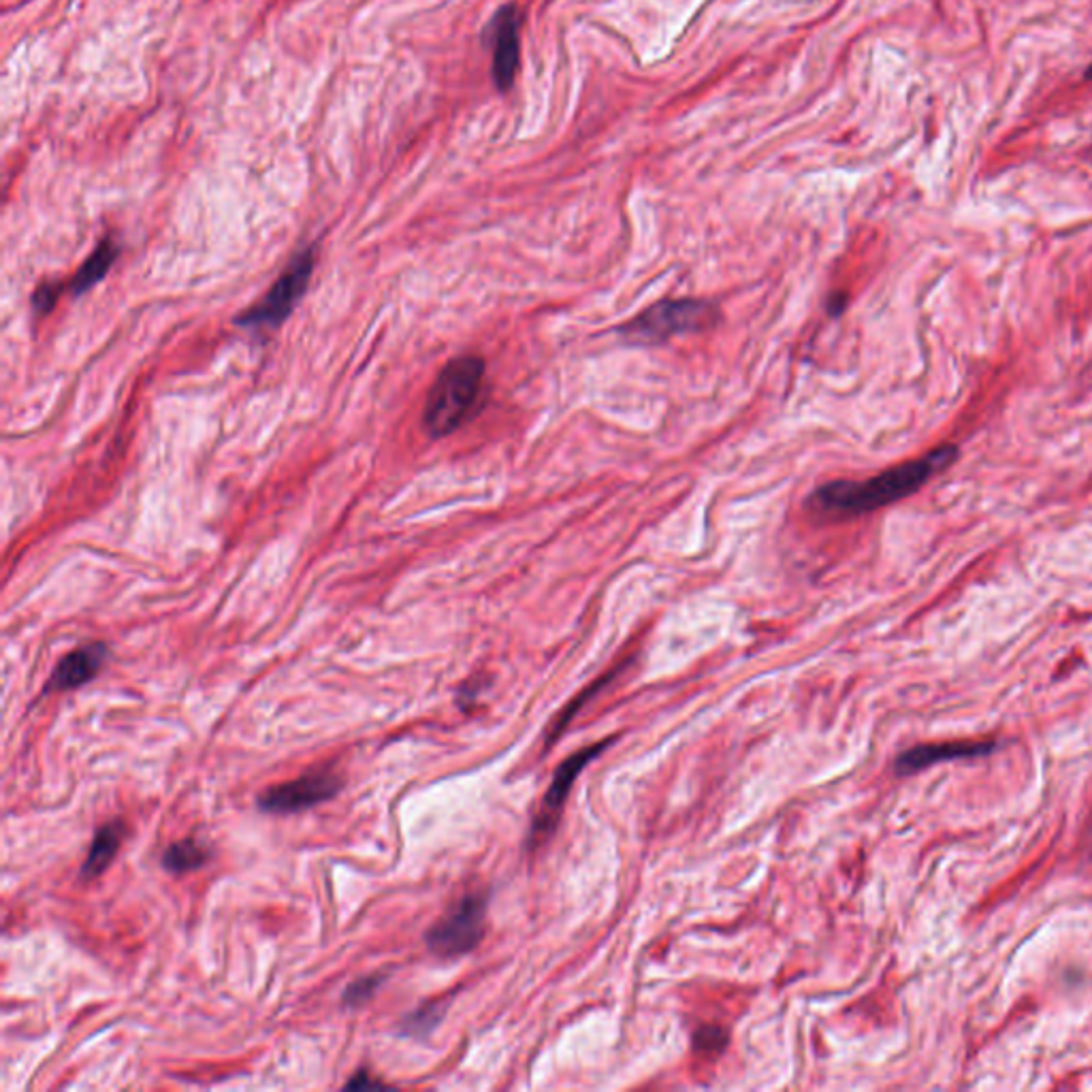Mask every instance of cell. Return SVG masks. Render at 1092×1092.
Instances as JSON below:
<instances>
[{
  "mask_svg": "<svg viewBox=\"0 0 1092 1092\" xmlns=\"http://www.w3.org/2000/svg\"><path fill=\"white\" fill-rule=\"evenodd\" d=\"M956 447H941L920 459H911L866 481H832L815 489L807 506L815 515L830 518H850L875 513L918 493L932 476H937L956 461Z\"/></svg>",
  "mask_w": 1092,
  "mask_h": 1092,
  "instance_id": "1",
  "label": "cell"
},
{
  "mask_svg": "<svg viewBox=\"0 0 1092 1092\" xmlns=\"http://www.w3.org/2000/svg\"><path fill=\"white\" fill-rule=\"evenodd\" d=\"M484 374V360L476 355H461L442 367L422 408V427L431 438L451 436L479 410Z\"/></svg>",
  "mask_w": 1092,
  "mask_h": 1092,
  "instance_id": "2",
  "label": "cell"
},
{
  "mask_svg": "<svg viewBox=\"0 0 1092 1092\" xmlns=\"http://www.w3.org/2000/svg\"><path fill=\"white\" fill-rule=\"evenodd\" d=\"M719 307L706 299H664L619 328V337L632 346H657L678 335H689L715 327Z\"/></svg>",
  "mask_w": 1092,
  "mask_h": 1092,
  "instance_id": "3",
  "label": "cell"
},
{
  "mask_svg": "<svg viewBox=\"0 0 1092 1092\" xmlns=\"http://www.w3.org/2000/svg\"><path fill=\"white\" fill-rule=\"evenodd\" d=\"M486 903L489 898L484 892L465 894L425 932L427 948L440 958H457L472 952L484 935Z\"/></svg>",
  "mask_w": 1092,
  "mask_h": 1092,
  "instance_id": "4",
  "label": "cell"
},
{
  "mask_svg": "<svg viewBox=\"0 0 1092 1092\" xmlns=\"http://www.w3.org/2000/svg\"><path fill=\"white\" fill-rule=\"evenodd\" d=\"M312 271H314V250L307 248L301 254H296L293 263L289 265V269L275 280L267 295H265L257 305H252L246 314H241V318H237V323L241 327H250V328H271L284 323L286 316H291L295 305L299 303L303 293L307 291Z\"/></svg>",
  "mask_w": 1092,
  "mask_h": 1092,
  "instance_id": "5",
  "label": "cell"
},
{
  "mask_svg": "<svg viewBox=\"0 0 1092 1092\" xmlns=\"http://www.w3.org/2000/svg\"><path fill=\"white\" fill-rule=\"evenodd\" d=\"M342 777L333 770H314L293 781L265 790L257 798L259 809L271 815H289L312 809L316 804L335 798L342 790Z\"/></svg>",
  "mask_w": 1092,
  "mask_h": 1092,
  "instance_id": "6",
  "label": "cell"
},
{
  "mask_svg": "<svg viewBox=\"0 0 1092 1092\" xmlns=\"http://www.w3.org/2000/svg\"><path fill=\"white\" fill-rule=\"evenodd\" d=\"M612 740H602L598 745H591L580 749L578 754L570 756L564 764H561L555 772L553 783H550V788L546 792V796L543 800V807H540L536 820H534V828H532V845H540L545 843L553 830L557 828V822H559V815L561 809H564L566 798H568V792L572 788V783L577 781V777L580 775V770L585 768L593 758H598L602 754V749H607Z\"/></svg>",
  "mask_w": 1092,
  "mask_h": 1092,
  "instance_id": "7",
  "label": "cell"
},
{
  "mask_svg": "<svg viewBox=\"0 0 1092 1092\" xmlns=\"http://www.w3.org/2000/svg\"><path fill=\"white\" fill-rule=\"evenodd\" d=\"M108 644L90 642L62 657L46 685L47 692H71L90 683L108 662Z\"/></svg>",
  "mask_w": 1092,
  "mask_h": 1092,
  "instance_id": "8",
  "label": "cell"
},
{
  "mask_svg": "<svg viewBox=\"0 0 1092 1092\" xmlns=\"http://www.w3.org/2000/svg\"><path fill=\"white\" fill-rule=\"evenodd\" d=\"M521 58V37H518V16L515 7H506L495 17L493 39V79L500 90H511Z\"/></svg>",
  "mask_w": 1092,
  "mask_h": 1092,
  "instance_id": "9",
  "label": "cell"
},
{
  "mask_svg": "<svg viewBox=\"0 0 1092 1092\" xmlns=\"http://www.w3.org/2000/svg\"><path fill=\"white\" fill-rule=\"evenodd\" d=\"M992 749H994L992 740H953V743L920 745L905 751V754L896 760V772H900V775H911V772L928 768L932 764H937V762L985 756L990 754Z\"/></svg>",
  "mask_w": 1092,
  "mask_h": 1092,
  "instance_id": "10",
  "label": "cell"
},
{
  "mask_svg": "<svg viewBox=\"0 0 1092 1092\" xmlns=\"http://www.w3.org/2000/svg\"><path fill=\"white\" fill-rule=\"evenodd\" d=\"M124 834H126V828H124V824L120 820L105 824L103 828L97 830V834H94V841L90 845L88 858L81 864V871H79L81 879L90 882V879L105 873V868H108L113 862L115 854H118L120 845L124 841Z\"/></svg>",
  "mask_w": 1092,
  "mask_h": 1092,
  "instance_id": "11",
  "label": "cell"
},
{
  "mask_svg": "<svg viewBox=\"0 0 1092 1092\" xmlns=\"http://www.w3.org/2000/svg\"><path fill=\"white\" fill-rule=\"evenodd\" d=\"M120 248L118 243H115L111 237H105L90 257L86 259V263L81 265L79 271L76 273V278L71 280V291L73 295H79V293H86L90 291L94 284L101 282L105 275L109 273L111 265L118 259Z\"/></svg>",
  "mask_w": 1092,
  "mask_h": 1092,
  "instance_id": "12",
  "label": "cell"
},
{
  "mask_svg": "<svg viewBox=\"0 0 1092 1092\" xmlns=\"http://www.w3.org/2000/svg\"><path fill=\"white\" fill-rule=\"evenodd\" d=\"M207 862V852L201 847L195 839L177 841L172 847H167L163 856L165 871L173 875H182L188 871H197Z\"/></svg>",
  "mask_w": 1092,
  "mask_h": 1092,
  "instance_id": "13",
  "label": "cell"
},
{
  "mask_svg": "<svg viewBox=\"0 0 1092 1092\" xmlns=\"http://www.w3.org/2000/svg\"><path fill=\"white\" fill-rule=\"evenodd\" d=\"M442 1015H444V1007L440 1003L422 1005L417 1012L408 1014L404 1020H401V1033L408 1037L425 1039L433 1033V1028L440 1024Z\"/></svg>",
  "mask_w": 1092,
  "mask_h": 1092,
  "instance_id": "14",
  "label": "cell"
},
{
  "mask_svg": "<svg viewBox=\"0 0 1092 1092\" xmlns=\"http://www.w3.org/2000/svg\"><path fill=\"white\" fill-rule=\"evenodd\" d=\"M385 980H387L385 975H365V978H359L357 982H353L346 988L344 1005L346 1007H359L360 1003L369 1001L374 996V992L380 988V983H383Z\"/></svg>",
  "mask_w": 1092,
  "mask_h": 1092,
  "instance_id": "15",
  "label": "cell"
},
{
  "mask_svg": "<svg viewBox=\"0 0 1092 1092\" xmlns=\"http://www.w3.org/2000/svg\"><path fill=\"white\" fill-rule=\"evenodd\" d=\"M60 293H62V284L58 282L41 284L33 295V307L37 310V314H47L49 310H54Z\"/></svg>",
  "mask_w": 1092,
  "mask_h": 1092,
  "instance_id": "16",
  "label": "cell"
},
{
  "mask_svg": "<svg viewBox=\"0 0 1092 1092\" xmlns=\"http://www.w3.org/2000/svg\"><path fill=\"white\" fill-rule=\"evenodd\" d=\"M724 1044H726V1035L715 1026L702 1028V1031H698V1035H696V1045L702 1047V1049H719V1047H724Z\"/></svg>",
  "mask_w": 1092,
  "mask_h": 1092,
  "instance_id": "17",
  "label": "cell"
},
{
  "mask_svg": "<svg viewBox=\"0 0 1092 1092\" xmlns=\"http://www.w3.org/2000/svg\"><path fill=\"white\" fill-rule=\"evenodd\" d=\"M365 1076H367V1071H357L355 1077L350 1079L348 1084H346V1088H378V1086H385V1084H380L378 1079H369V1077H365Z\"/></svg>",
  "mask_w": 1092,
  "mask_h": 1092,
  "instance_id": "18",
  "label": "cell"
},
{
  "mask_svg": "<svg viewBox=\"0 0 1092 1092\" xmlns=\"http://www.w3.org/2000/svg\"><path fill=\"white\" fill-rule=\"evenodd\" d=\"M1086 78H1088V79H1092V65H1090V67H1088V71H1086Z\"/></svg>",
  "mask_w": 1092,
  "mask_h": 1092,
  "instance_id": "19",
  "label": "cell"
}]
</instances>
